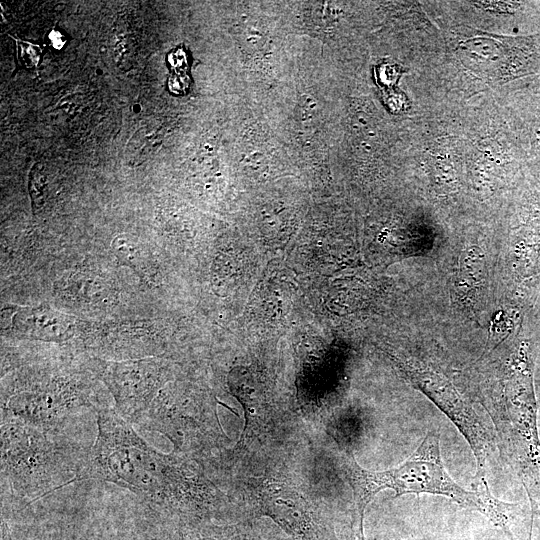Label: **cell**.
Listing matches in <instances>:
<instances>
[{"label": "cell", "mask_w": 540, "mask_h": 540, "mask_svg": "<svg viewBox=\"0 0 540 540\" xmlns=\"http://www.w3.org/2000/svg\"><path fill=\"white\" fill-rule=\"evenodd\" d=\"M96 427L82 480L114 484L158 511L189 494L191 484L180 462L148 444L116 409H100Z\"/></svg>", "instance_id": "obj_3"}, {"label": "cell", "mask_w": 540, "mask_h": 540, "mask_svg": "<svg viewBox=\"0 0 540 540\" xmlns=\"http://www.w3.org/2000/svg\"><path fill=\"white\" fill-rule=\"evenodd\" d=\"M514 233L511 265L516 282L528 290L540 278V192L531 191Z\"/></svg>", "instance_id": "obj_7"}, {"label": "cell", "mask_w": 540, "mask_h": 540, "mask_svg": "<svg viewBox=\"0 0 540 540\" xmlns=\"http://www.w3.org/2000/svg\"><path fill=\"white\" fill-rule=\"evenodd\" d=\"M13 330L21 338L62 341L71 337L73 322L68 316L47 308H26L14 315Z\"/></svg>", "instance_id": "obj_8"}, {"label": "cell", "mask_w": 540, "mask_h": 540, "mask_svg": "<svg viewBox=\"0 0 540 540\" xmlns=\"http://www.w3.org/2000/svg\"><path fill=\"white\" fill-rule=\"evenodd\" d=\"M51 41L56 48H61L63 46L64 40L62 39L61 34L54 31L50 34Z\"/></svg>", "instance_id": "obj_14"}, {"label": "cell", "mask_w": 540, "mask_h": 540, "mask_svg": "<svg viewBox=\"0 0 540 540\" xmlns=\"http://www.w3.org/2000/svg\"><path fill=\"white\" fill-rule=\"evenodd\" d=\"M263 512L287 530L301 532L306 524L307 505L294 489L283 484H270L261 497Z\"/></svg>", "instance_id": "obj_9"}, {"label": "cell", "mask_w": 540, "mask_h": 540, "mask_svg": "<svg viewBox=\"0 0 540 540\" xmlns=\"http://www.w3.org/2000/svg\"><path fill=\"white\" fill-rule=\"evenodd\" d=\"M479 7L500 13L513 14L522 8L521 2L512 1H479L476 2Z\"/></svg>", "instance_id": "obj_12"}, {"label": "cell", "mask_w": 540, "mask_h": 540, "mask_svg": "<svg viewBox=\"0 0 540 540\" xmlns=\"http://www.w3.org/2000/svg\"><path fill=\"white\" fill-rule=\"evenodd\" d=\"M340 471L350 485L356 504L357 533L362 534L367 505L382 490L391 489L394 497L405 494L444 496L462 508L484 515L495 527L513 539L512 526L519 515L517 503L499 500L491 493L488 481L472 483V491L460 486L444 466L440 451V434L429 431L416 450L397 467L384 471L362 468L352 451L340 457Z\"/></svg>", "instance_id": "obj_2"}, {"label": "cell", "mask_w": 540, "mask_h": 540, "mask_svg": "<svg viewBox=\"0 0 540 540\" xmlns=\"http://www.w3.org/2000/svg\"><path fill=\"white\" fill-rule=\"evenodd\" d=\"M535 348L517 336L499 362L479 402L494 429L496 446L524 487L531 516L540 519V436L534 386Z\"/></svg>", "instance_id": "obj_1"}, {"label": "cell", "mask_w": 540, "mask_h": 540, "mask_svg": "<svg viewBox=\"0 0 540 540\" xmlns=\"http://www.w3.org/2000/svg\"><path fill=\"white\" fill-rule=\"evenodd\" d=\"M164 380L162 365L152 360L111 363L103 370V381L114 398L116 411L136 425Z\"/></svg>", "instance_id": "obj_6"}, {"label": "cell", "mask_w": 540, "mask_h": 540, "mask_svg": "<svg viewBox=\"0 0 540 540\" xmlns=\"http://www.w3.org/2000/svg\"><path fill=\"white\" fill-rule=\"evenodd\" d=\"M530 139L533 154L535 157L540 158V111L532 121Z\"/></svg>", "instance_id": "obj_13"}, {"label": "cell", "mask_w": 540, "mask_h": 540, "mask_svg": "<svg viewBox=\"0 0 540 540\" xmlns=\"http://www.w3.org/2000/svg\"><path fill=\"white\" fill-rule=\"evenodd\" d=\"M91 447L1 412V501L29 503L82 481Z\"/></svg>", "instance_id": "obj_4"}, {"label": "cell", "mask_w": 540, "mask_h": 540, "mask_svg": "<svg viewBox=\"0 0 540 540\" xmlns=\"http://www.w3.org/2000/svg\"><path fill=\"white\" fill-rule=\"evenodd\" d=\"M484 281V253L476 247L467 248L459 262L454 280L456 297L460 303L473 307L479 298Z\"/></svg>", "instance_id": "obj_10"}, {"label": "cell", "mask_w": 540, "mask_h": 540, "mask_svg": "<svg viewBox=\"0 0 540 540\" xmlns=\"http://www.w3.org/2000/svg\"><path fill=\"white\" fill-rule=\"evenodd\" d=\"M350 540H354V535H353V534H352V536H351Z\"/></svg>", "instance_id": "obj_16"}, {"label": "cell", "mask_w": 540, "mask_h": 540, "mask_svg": "<svg viewBox=\"0 0 540 540\" xmlns=\"http://www.w3.org/2000/svg\"><path fill=\"white\" fill-rule=\"evenodd\" d=\"M115 254L126 264L135 270H146L148 268L147 258L138 244H135L126 236H117L113 241Z\"/></svg>", "instance_id": "obj_11"}, {"label": "cell", "mask_w": 540, "mask_h": 540, "mask_svg": "<svg viewBox=\"0 0 540 540\" xmlns=\"http://www.w3.org/2000/svg\"><path fill=\"white\" fill-rule=\"evenodd\" d=\"M533 526H534V517L531 516L529 531H528L526 540H533Z\"/></svg>", "instance_id": "obj_15"}, {"label": "cell", "mask_w": 540, "mask_h": 540, "mask_svg": "<svg viewBox=\"0 0 540 540\" xmlns=\"http://www.w3.org/2000/svg\"><path fill=\"white\" fill-rule=\"evenodd\" d=\"M106 407L98 402L85 379L69 374L39 372L15 381L2 393L1 412L40 428L68 432L76 417Z\"/></svg>", "instance_id": "obj_5"}]
</instances>
